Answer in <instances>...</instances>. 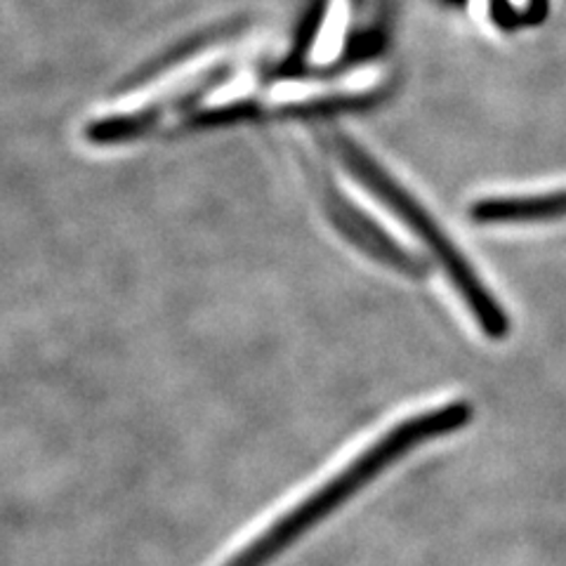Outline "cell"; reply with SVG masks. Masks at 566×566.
<instances>
[{
	"instance_id": "1",
	"label": "cell",
	"mask_w": 566,
	"mask_h": 566,
	"mask_svg": "<svg viewBox=\"0 0 566 566\" xmlns=\"http://www.w3.org/2000/svg\"><path fill=\"white\" fill-rule=\"evenodd\" d=\"M470 418V406L455 401L399 422L397 428L385 432L376 444L364 449L357 458L347 460L340 470L314 482L305 493L295 495L286 505L262 517V522H258L248 534L229 545V551L212 559L210 566L268 564L281 551H286V545H291L297 536H303L314 522L331 515L335 507L349 501L359 489L374 482L385 468L397 463L406 451L460 430Z\"/></svg>"
},
{
	"instance_id": "2",
	"label": "cell",
	"mask_w": 566,
	"mask_h": 566,
	"mask_svg": "<svg viewBox=\"0 0 566 566\" xmlns=\"http://www.w3.org/2000/svg\"><path fill=\"white\" fill-rule=\"evenodd\" d=\"M340 151L354 177L374 191L376 197L395 212V216H399L406 224H409L411 232H416L422 239V243L434 253L441 268H444V272L453 281L455 291L465 300V305L476 316V322H480L482 331L489 335V338H495V340L505 338L510 331L505 312L501 310L499 303H495V297L486 291L482 279L472 270V264L460 255V251L451 243V239L441 232L439 224L430 218V212L424 210L399 182H395L392 177H389L364 149L352 145V142H343Z\"/></svg>"
},
{
	"instance_id": "3",
	"label": "cell",
	"mask_w": 566,
	"mask_h": 566,
	"mask_svg": "<svg viewBox=\"0 0 566 566\" xmlns=\"http://www.w3.org/2000/svg\"><path fill=\"white\" fill-rule=\"evenodd\" d=\"M470 218L476 222H541L566 218V191L536 197H499L474 203Z\"/></svg>"
},
{
	"instance_id": "4",
	"label": "cell",
	"mask_w": 566,
	"mask_h": 566,
	"mask_svg": "<svg viewBox=\"0 0 566 566\" xmlns=\"http://www.w3.org/2000/svg\"><path fill=\"white\" fill-rule=\"evenodd\" d=\"M491 0H470V12L476 17V20H486Z\"/></svg>"
},
{
	"instance_id": "5",
	"label": "cell",
	"mask_w": 566,
	"mask_h": 566,
	"mask_svg": "<svg viewBox=\"0 0 566 566\" xmlns=\"http://www.w3.org/2000/svg\"><path fill=\"white\" fill-rule=\"evenodd\" d=\"M507 3H510L512 8H517V10H524V8L528 6V0H507Z\"/></svg>"
}]
</instances>
